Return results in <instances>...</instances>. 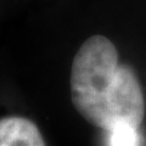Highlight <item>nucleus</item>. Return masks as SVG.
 <instances>
[{
  "label": "nucleus",
  "mask_w": 146,
  "mask_h": 146,
  "mask_svg": "<svg viewBox=\"0 0 146 146\" xmlns=\"http://www.w3.org/2000/svg\"><path fill=\"white\" fill-rule=\"evenodd\" d=\"M71 101L89 124L110 131L118 125L140 128L146 101L138 74L121 63L113 42L102 34L85 39L70 73Z\"/></svg>",
  "instance_id": "obj_1"
},
{
  "label": "nucleus",
  "mask_w": 146,
  "mask_h": 146,
  "mask_svg": "<svg viewBox=\"0 0 146 146\" xmlns=\"http://www.w3.org/2000/svg\"><path fill=\"white\" fill-rule=\"evenodd\" d=\"M0 146H48L39 124L20 112L0 113Z\"/></svg>",
  "instance_id": "obj_2"
},
{
  "label": "nucleus",
  "mask_w": 146,
  "mask_h": 146,
  "mask_svg": "<svg viewBox=\"0 0 146 146\" xmlns=\"http://www.w3.org/2000/svg\"><path fill=\"white\" fill-rule=\"evenodd\" d=\"M110 146H139V129L130 125H118L108 131Z\"/></svg>",
  "instance_id": "obj_3"
}]
</instances>
